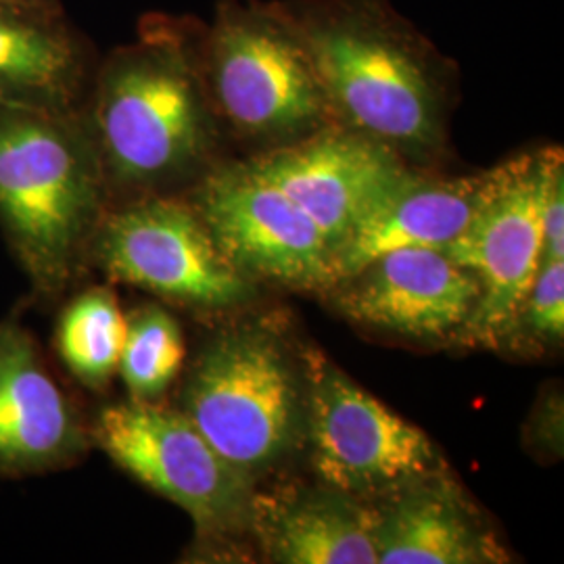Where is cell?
Segmentation results:
<instances>
[{"mask_svg": "<svg viewBox=\"0 0 564 564\" xmlns=\"http://www.w3.org/2000/svg\"><path fill=\"white\" fill-rule=\"evenodd\" d=\"M97 440L113 463L181 506L205 535L251 523V477L224 460L182 412L139 400L118 403L102 410Z\"/></svg>", "mask_w": 564, "mask_h": 564, "instance_id": "cell-6", "label": "cell"}, {"mask_svg": "<svg viewBox=\"0 0 564 564\" xmlns=\"http://www.w3.org/2000/svg\"><path fill=\"white\" fill-rule=\"evenodd\" d=\"M379 564L498 563L500 552L460 502L456 491L433 477L391 491L372 510Z\"/></svg>", "mask_w": 564, "mask_h": 564, "instance_id": "cell-16", "label": "cell"}, {"mask_svg": "<svg viewBox=\"0 0 564 564\" xmlns=\"http://www.w3.org/2000/svg\"><path fill=\"white\" fill-rule=\"evenodd\" d=\"M128 321L107 291H88L67 305L59 321L57 347L82 383L101 387L120 366Z\"/></svg>", "mask_w": 564, "mask_h": 564, "instance_id": "cell-18", "label": "cell"}, {"mask_svg": "<svg viewBox=\"0 0 564 564\" xmlns=\"http://www.w3.org/2000/svg\"><path fill=\"white\" fill-rule=\"evenodd\" d=\"M521 318L538 337H547L556 341L563 339L564 260H542V265L527 293Z\"/></svg>", "mask_w": 564, "mask_h": 564, "instance_id": "cell-20", "label": "cell"}, {"mask_svg": "<svg viewBox=\"0 0 564 564\" xmlns=\"http://www.w3.org/2000/svg\"><path fill=\"white\" fill-rule=\"evenodd\" d=\"M251 524L265 554L284 564H379L372 512L341 491L256 496Z\"/></svg>", "mask_w": 564, "mask_h": 564, "instance_id": "cell-17", "label": "cell"}, {"mask_svg": "<svg viewBox=\"0 0 564 564\" xmlns=\"http://www.w3.org/2000/svg\"><path fill=\"white\" fill-rule=\"evenodd\" d=\"M197 212L220 253L241 274L295 286L333 284V245L318 224L249 165L207 176Z\"/></svg>", "mask_w": 564, "mask_h": 564, "instance_id": "cell-10", "label": "cell"}, {"mask_svg": "<svg viewBox=\"0 0 564 564\" xmlns=\"http://www.w3.org/2000/svg\"><path fill=\"white\" fill-rule=\"evenodd\" d=\"M102 182L78 109L0 107V220L42 286L69 276L97 218Z\"/></svg>", "mask_w": 564, "mask_h": 564, "instance_id": "cell-2", "label": "cell"}, {"mask_svg": "<svg viewBox=\"0 0 564 564\" xmlns=\"http://www.w3.org/2000/svg\"><path fill=\"white\" fill-rule=\"evenodd\" d=\"M544 260H564V165L561 149H552L542 202Z\"/></svg>", "mask_w": 564, "mask_h": 564, "instance_id": "cell-21", "label": "cell"}, {"mask_svg": "<svg viewBox=\"0 0 564 564\" xmlns=\"http://www.w3.org/2000/svg\"><path fill=\"white\" fill-rule=\"evenodd\" d=\"M341 310L358 323L405 337H444L470 318L477 276L440 247H405L345 279Z\"/></svg>", "mask_w": 564, "mask_h": 564, "instance_id": "cell-12", "label": "cell"}, {"mask_svg": "<svg viewBox=\"0 0 564 564\" xmlns=\"http://www.w3.org/2000/svg\"><path fill=\"white\" fill-rule=\"evenodd\" d=\"M86 128L105 181L155 186L193 170L212 128L191 36L151 20L139 41L116 48L99 67Z\"/></svg>", "mask_w": 564, "mask_h": 564, "instance_id": "cell-1", "label": "cell"}, {"mask_svg": "<svg viewBox=\"0 0 564 564\" xmlns=\"http://www.w3.org/2000/svg\"><path fill=\"white\" fill-rule=\"evenodd\" d=\"M312 464L335 491L351 498L391 494L437 475L440 456L419 426L314 354L307 360Z\"/></svg>", "mask_w": 564, "mask_h": 564, "instance_id": "cell-8", "label": "cell"}, {"mask_svg": "<svg viewBox=\"0 0 564 564\" xmlns=\"http://www.w3.org/2000/svg\"><path fill=\"white\" fill-rule=\"evenodd\" d=\"M300 387L279 341L258 328L224 333L195 364L182 414L247 477L295 437Z\"/></svg>", "mask_w": 564, "mask_h": 564, "instance_id": "cell-4", "label": "cell"}, {"mask_svg": "<svg viewBox=\"0 0 564 564\" xmlns=\"http://www.w3.org/2000/svg\"><path fill=\"white\" fill-rule=\"evenodd\" d=\"M318 224L333 251L398 182V151L356 130H328L247 163Z\"/></svg>", "mask_w": 564, "mask_h": 564, "instance_id": "cell-11", "label": "cell"}, {"mask_svg": "<svg viewBox=\"0 0 564 564\" xmlns=\"http://www.w3.org/2000/svg\"><path fill=\"white\" fill-rule=\"evenodd\" d=\"M224 118L251 137H291L323 120V86L284 13L226 7L197 48Z\"/></svg>", "mask_w": 564, "mask_h": 564, "instance_id": "cell-5", "label": "cell"}, {"mask_svg": "<svg viewBox=\"0 0 564 564\" xmlns=\"http://www.w3.org/2000/svg\"><path fill=\"white\" fill-rule=\"evenodd\" d=\"M80 449L74 408L36 343L18 324H0V470H46Z\"/></svg>", "mask_w": 564, "mask_h": 564, "instance_id": "cell-13", "label": "cell"}, {"mask_svg": "<svg viewBox=\"0 0 564 564\" xmlns=\"http://www.w3.org/2000/svg\"><path fill=\"white\" fill-rule=\"evenodd\" d=\"M485 174L433 178L405 170L333 251V284L366 263L405 247H440L458 239L484 191Z\"/></svg>", "mask_w": 564, "mask_h": 564, "instance_id": "cell-15", "label": "cell"}, {"mask_svg": "<svg viewBox=\"0 0 564 564\" xmlns=\"http://www.w3.org/2000/svg\"><path fill=\"white\" fill-rule=\"evenodd\" d=\"M182 362L181 326L167 312L144 307L128 321L118 370L134 400L160 398L181 372Z\"/></svg>", "mask_w": 564, "mask_h": 564, "instance_id": "cell-19", "label": "cell"}, {"mask_svg": "<svg viewBox=\"0 0 564 564\" xmlns=\"http://www.w3.org/2000/svg\"><path fill=\"white\" fill-rule=\"evenodd\" d=\"M99 258L116 281L199 307L241 302L249 289L216 247L199 212L167 197H151L109 216Z\"/></svg>", "mask_w": 564, "mask_h": 564, "instance_id": "cell-9", "label": "cell"}, {"mask_svg": "<svg viewBox=\"0 0 564 564\" xmlns=\"http://www.w3.org/2000/svg\"><path fill=\"white\" fill-rule=\"evenodd\" d=\"M552 149L524 153L485 172L477 209L444 251L470 270L481 295L464 324L473 341L494 345L521 318L544 260L542 202Z\"/></svg>", "mask_w": 564, "mask_h": 564, "instance_id": "cell-7", "label": "cell"}, {"mask_svg": "<svg viewBox=\"0 0 564 564\" xmlns=\"http://www.w3.org/2000/svg\"><path fill=\"white\" fill-rule=\"evenodd\" d=\"M90 55L61 2L0 0V107L78 109Z\"/></svg>", "mask_w": 564, "mask_h": 564, "instance_id": "cell-14", "label": "cell"}, {"mask_svg": "<svg viewBox=\"0 0 564 564\" xmlns=\"http://www.w3.org/2000/svg\"><path fill=\"white\" fill-rule=\"evenodd\" d=\"M34 2H61V0H34Z\"/></svg>", "mask_w": 564, "mask_h": 564, "instance_id": "cell-22", "label": "cell"}, {"mask_svg": "<svg viewBox=\"0 0 564 564\" xmlns=\"http://www.w3.org/2000/svg\"><path fill=\"white\" fill-rule=\"evenodd\" d=\"M291 21L326 105L351 130L393 149H429L440 141V93L423 42L366 4Z\"/></svg>", "mask_w": 564, "mask_h": 564, "instance_id": "cell-3", "label": "cell"}]
</instances>
